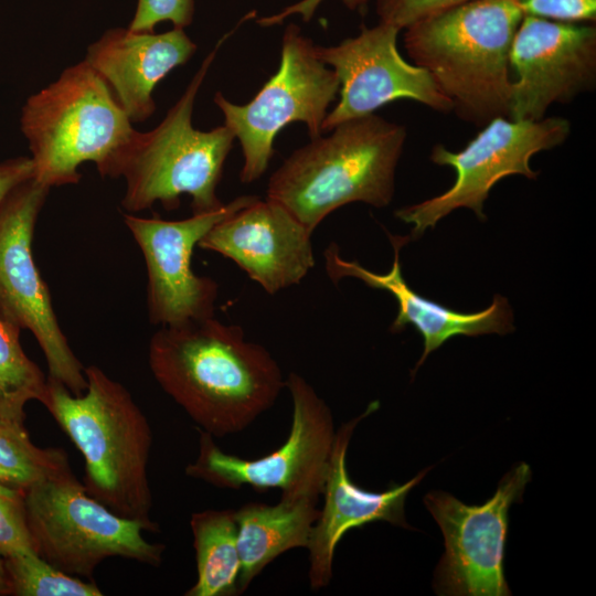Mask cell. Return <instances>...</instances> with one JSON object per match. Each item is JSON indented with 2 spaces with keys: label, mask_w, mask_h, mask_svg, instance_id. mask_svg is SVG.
I'll use <instances>...</instances> for the list:
<instances>
[{
  "label": "cell",
  "mask_w": 596,
  "mask_h": 596,
  "mask_svg": "<svg viewBox=\"0 0 596 596\" xmlns=\"http://www.w3.org/2000/svg\"><path fill=\"white\" fill-rule=\"evenodd\" d=\"M148 361L160 387L214 438L247 428L286 387L265 347L214 317L160 327Z\"/></svg>",
  "instance_id": "obj_1"
},
{
  "label": "cell",
  "mask_w": 596,
  "mask_h": 596,
  "mask_svg": "<svg viewBox=\"0 0 596 596\" xmlns=\"http://www.w3.org/2000/svg\"><path fill=\"white\" fill-rule=\"evenodd\" d=\"M84 371L87 387L81 395L47 376L42 404L83 455L86 491L116 514L157 532L150 517L149 422L123 384L96 365Z\"/></svg>",
  "instance_id": "obj_2"
},
{
  "label": "cell",
  "mask_w": 596,
  "mask_h": 596,
  "mask_svg": "<svg viewBox=\"0 0 596 596\" xmlns=\"http://www.w3.org/2000/svg\"><path fill=\"white\" fill-rule=\"evenodd\" d=\"M523 15L515 0H471L405 28L404 46L453 111L483 127L509 116L510 51Z\"/></svg>",
  "instance_id": "obj_3"
},
{
  "label": "cell",
  "mask_w": 596,
  "mask_h": 596,
  "mask_svg": "<svg viewBox=\"0 0 596 596\" xmlns=\"http://www.w3.org/2000/svg\"><path fill=\"white\" fill-rule=\"evenodd\" d=\"M295 150L270 175L267 196L311 233L333 211L364 202L389 205L406 128L381 116L345 120Z\"/></svg>",
  "instance_id": "obj_4"
},
{
  "label": "cell",
  "mask_w": 596,
  "mask_h": 596,
  "mask_svg": "<svg viewBox=\"0 0 596 596\" xmlns=\"http://www.w3.org/2000/svg\"><path fill=\"white\" fill-rule=\"evenodd\" d=\"M20 128L29 142L34 179L49 187L77 183L78 167L95 162L113 177L137 130L107 83L83 60L31 95Z\"/></svg>",
  "instance_id": "obj_5"
},
{
  "label": "cell",
  "mask_w": 596,
  "mask_h": 596,
  "mask_svg": "<svg viewBox=\"0 0 596 596\" xmlns=\"http://www.w3.org/2000/svg\"><path fill=\"white\" fill-rule=\"evenodd\" d=\"M223 41L205 56L163 120L150 131H136L123 152L114 178H125L121 206L128 213L150 209L156 202L175 210L182 194L191 198L192 213L224 205L216 188L235 136L225 125L209 131L192 125L195 97Z\"/></svg>",
  "instance_id": "obj_6"
},
{
  "label": "cell",
  "mask_w": 596,
  "mask_h": 596,
  "mask_svg": "<svg viewBox=\"0 0 596 596\" xmlns=\"http://www.w3.org/2000/svg\"><path fill=\"white\" fill-rule=\"evenodd\" d=\"M34 552L72 576L93 581L106 558L160 565L164 545L148 542L147 528L93 498L72 471L41 480L24 491Z\"/></svg>",
  "instance_id": "obj_7"
},
{
  "label": "cell",
  "mask_w": 596,
  "mask_h": 596,
  "mask_svg": "<svg viewBox=\"0 0 596 596\" xmlns=\"http://www.w3.org/2000/svg\"><path fill=\"white\" fill-rule=\"evenodd\" d=\"M286 387L292 400V419L280 447L258 458H241L223 451L211 434L198 428V456L185 467L187 476L223 489L248 486L259 491L278 489L280 498L319 499L336 439L333 416L300 374L290 372Z\"/></svg>",
  "instance_id": "obj_8"
},
{
  "label": "cell",
  "mask_w": 596,
  "mask_h": 596,
  "mask_svg": "<svg viewBox=\"0 0 596 596\" xmlns=\"http://www.w3.org/2000/svg\"><path fill=\"white\" fill-rule=\"evenodd\" d=\"M339 88L338 75L319 58L313 42L299 26L289 24L281 40L279 67L252 100L233 104L217 92L214 103L242 148L241 182L252 183L265 173L274 156V140L287 125L300 121L310 139L319 137Z\"/></svg>",
  "instance_id": "obj_9"
},
{
  "label": "cell",
  "mask_w": 596,
  "mask_h": 596,
  "mask_svg": "<svg viewBox=\"0 0 596 596\" xmlns=\"http://www.w3.org/2000/svg\"><path fill=\"white\" fill-rule=\"evenodd\" d=\"M49 191L31 178L0 204V317L30 330L44 353L49 376L81 395L87 387L85 368L60 327L32 252L35 223Z\"/></svg>",
  "instance_id": "obj_10"
},
{
  "label": "cell",
  "mask_w": 596,
  "mask_h": 596,
  "mask_svg": "<svg viewBox=\"0 0 596 596\" xmlns=\"http://www.w3.org/2000/svg\"><path fill=\"white\" fill-rule=\"evenodd\" d=\"M570 132L571 124L562 117L534 121L498 117L485 125L458 152L436 145L430 160L455 170L454 184L437 196L397 210L395 215L412 224L411 240L418 238L428 227H434L440 219L459 207L470 209L485 220L483 203L491 188L508 175L535 179L539 172L531 169V158L562 145Z\"/></svg>",
  "instance_id": "obj_11"
},
{
  "label": "cell",
  "mask_w": 596,
  "mask_h": 596,
  "mask_svg": "<svg viewBox=\"0 0 596 596\" xmlns=\"http://www.w3.org/2000/svg\"><path fill=\"white\" fill-rule=\"evenodd\" d=\"M531 475L530 466L519 462L480 505H468L444 491H430L424 497L445 541L433 583L438 595H511L504 576L509 509L522 500Z\"/></svg>",
  "instance_id": "obj_12"
},
{
  "label": "cell",
  "mask_w": 596,
  "mask_h": 596,
  "mask_svg": "<svg viewBox=\"0 0 596 596\" xmlns=\"http://www.w3.org/2000/svg\"><path fill=\"white\" fill-rule=\"evenodd\" d=\"M257 198L242 195L215 211L192 213L179 221L124 214L145 259L151 323L164 327L214 317L219 285L194 273L193 249L219 221Z\"/></svg>",
  "instance_id": "obj_13"
},
{
  "label": "cell",
  "mask_w": 596,
  "mask_h": 596,
  "mask_svg": "<svg viewBox=\"0 0 596 596\" xmlns=\"http://www.w3.org/2000/svg\"><path fill=\"white\" fill-rule=\"evenodd\" d=\"M509 119L540 120L596 84V28L524 14L513 36Z\"/></svg>",
  "instance_id": "obj_14"
},
{
  "label": "cell",
  "mask_w": 596,
  "mask_h": 596,
  "mask_svg": "<svg viewBox=\"0 0 596 596\" xmlns=\"http://www.w3.org/2000/svg\"><path fill=\"white\" fill-rule=\"evenodd\" d=\"M401 30L379 22L334 46L316 45L319 58L336 72L340 99L327 114L322 132L358 117L374 114L401 98L418 102L433 110L450 113L451 100L423 67L409 64L400 54L396 40Z\"/></svg>",
  "instance_id": "obj_15"
},
{
  "label": "cell",
  "mask_w": 596,
  "mask_h": 596,
  "mask_svg": "<svg viewBox=\"0 0 596 596\" xmlns=\"http://www.w3.org/2000/svg\"><path fill=\"white\" fill-rule=\"evenodd\" d=\"M311 235L283 205L257 198L219 221L198 246L231 259L274 295L299 284L315 266Z\"/></svg>",
  "instance_id": "obj_16"
},
{
  "label": "cell",
  "mask_w": 596,
  "mask_h": 596,
  "mask_svg": "<svg viewBox=\"0 0 596 596\" xmlns=\"http://www.w3.org/2000/svg\"><path fill=\"white\" fill-rule=\"evenodd\" d=\"M377 408L379 402H372L361 415L337 429L321 493L324 497L323 507L319 511L307 546L308 579L313 590L324 588L331 582L336 547L348 531L376 521L412 529L405 519V500L430 467L419 471L407 482L392 485L381 492L362 489L350 479L347 470V451L353 430L364 417Z\"/></svg>",
  "instance_id": "obj_17"
},
{
  "label": "cell",
  "mask_w": 596,
  "mask_h": 596,
  "mask_svg": "<svg viewBox=\"0 0 596 596\" xmlns=\"http://www.w3.org/2000/svg\"><path fill=\"white\" fill-rule=\"evenodd\" d=\"M389 237L394 248V259L392 268L386 274H375L355 260L342 258L336 244H330L323 253L324 268L333 283L344 277H354L371 288L386 290L393 295L398 311L390 330L400 332L412 324L424 340V352L413 373L429 353L455 336L507 334L514 330L512 309L507 298L500 295L493 297L488 308L469 313L453 310L418 295L405 281L400 263V249L411 240L409 236L389 234Z\"/></svg>",
  "instance_id": "obj_18"
},
{
  "label": "cell",
  "mask_w": 596,
  "mask_h": 596,
  "mask_svg": "<svg viewBox=\"0 0 596 596\" xmlns=\"http://www.w3.org/2000/svg\"><path fill=\"white\" fill-rule=\"evenodd\" d=\"M195 51L183 29L157 34L118 28L92 43L84 61L107 83L131 123H141L156 110L152 93L159 82Z\"/></svg>",
  "instance_id": "obj_19"
},
{
  "label": "cell",
  "mask_w": 596,
  "mask_h": 596,
  "mask_svg": "<svg viewBox=\"0 0 596 596\" xmlns=\"http://www.w3.org/2000/svg\"><path fill=\"white\" fill-rule=\"evenodd\" d=\"M318 500L280 498L276 504L248 502L235 510L241 558L240 594L283 553L307 549L319 517Z\"/></svg>",
  "instance_id": "obj_20"
},
{
  "label": "cell",
  "mask_w": 596,
  "mask_h": 596,
  "mask_svg": "<svg viewBox=\"0 0 596 596\" xmlns=\"http://www.w3.org/2000/svg\"><path fill=\"white\" fill-rule=\"evenodd\" d=\"M196 581L185 596L240 595L241 558L235 510L209 509L190 518Z\"/></svg>",
  "instance_id": "obj_21"
},
{
  "label": "cell",
  "mask_w": 596,
  "mask_h": 596,
  "mask_svg": "<svg viewBox=\"0 0 596 596\" xmlns=\"http://www.w3.org/2000/svg\"><path fill=\"white\" fill-rule=\"evenodd\" d=\"M20 330L0 317V418L24 424L25 405L43 403L47 377L22 349Z\"/></svg>",
  "instance_id": "obj_22"
},
{
  "label": "cell",
  "mask_w": 596,
  "mask_h": 596,
  "mask_svg": "<svg viewBox=\"0 0 596 596\" xmlns=\"http://www.w3.org/2000/svg\"><path fill=\"white\" fill-rule=\"evenodd\" d=\"M70 471L63 448L38 447L24 424L0 418V483L24 492L41 480Z\"/></svg>",
  "instance_id": "obj_23"
},
{
  "label": "cell",
  "mask_w": 596,
  "mask_h": 596,
  "mask_svg": "<svg viewBox=\"0 0 596 596\" xmlns=\"http://www.w3.org/2000/svg\"><path fill=\"white\" fill-rule=\"evenodd\" d=\"M11 595L15 596H100L94 581L72 576L35 553L4 557Z\"/></svg>",
  "instance_id": "obj_24"
},
{
  "label": "cell",
  "mask_w": 596,
  "mask_h": 596,
  "mask_svg": "<svg viewBox=\"0 0 596 596\" xmlns=\"http://www.w3.org/2000/svg\"><path fill=\"white\" fill-rule=\"evenodd\" d=\"M26 553L35 552L28 525L24 492L0 483V554L9 557Z\"/></svg>",
  "instance_id": "obj_25"
},
{
  "label": "cell",
  "mask_w": 596,
  "mask_h": 596,
  "mask_svg": "<svg viewBox=\"0 0 596 596\" xmlns=\"http://www.w3.org/2000/svg\"><path fill=\"white\" fill-rule=\"evenodd\" d=\"M193 14L194 0H138L128 29L152 33L156 25L164 21H170L173 28L184 29L192 23Z\"/></svg>",
  "instance_id": "obj_26"
},
{
  "label": "cell",
  "mask_w": 596,
  "mask_h": 596,
  "mask_svg": "<svg viewBox=\"0 0 596 596\" xmlns=\"http://www.w3.org/2000/svg\"><path fill=\"white\" fill-rule=\"evenodd\" d=\"M471 0H375L379 22L402 30L411 24Z\"/></svg>",
  "instance_id": "obj_27"
},
{
  "label": "cell",
  "mask_w": 596,
  "mask_h": 596,
  "mask_svg": "<svg viewBox=\"0 0 596 596\" xmlns=\"http://www.w3.org/2000/svg\"><path fill=\"white\" fill-rule=\"evenodd\" d=\"M524 14L571 23H595L596 0H515Z\"/></svg>",
  "instance_id": "obj_28"
},
{
  "label": "cell",
  "mask_w": 596,
  "mask_h": 596,
  "mask_svg": "<svg viewBox=\"0 0 596 596\" xmlns=\"http://www.w3.org/2000/svg\"><path fill=\"white\" fill-rule=\"evenodd\" d=\"M34 177L30 157H17L0 162V204L19 184Z\"/></svg>",
  "instance_id": "obj_29"
},
{
  "label": "cell",
  "mask_w": 596,
  "mask_h": 596,
  "mask_svg": "<svg viewBox=\"0 0 596 596\" xmlns=\"http://www.w3.org/2000/svg\"><path fill=\"white\" fill-rule=\"evenodd\" d=\"M323 0H302L298 3L287 7L283 12L276 13L272 17H266L258 20V23L262 25H273L280 23L283 20L288 18L291 14H300L304 21H309L313 15L317 7ZM350 10H358L364 12L369 0H341Z\"/></svg>",
  "instance_id": "obj_30"
},
{
  "label": "cell",
  "mask_w": 596,
  "mask_h": 596,
  "mask_svg": "<svg viewBox=\"0 0 596 596\" xmlns=\"http://www.w3.org/2000/svg\"><path fill=\"white\" fill-rule=\"evenodd\" d=\"M4 595H11V589L4 566V557L0 554V596Z\"/></svg>",
  "instance_id": "obj_31"
}]
</instances>
